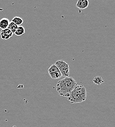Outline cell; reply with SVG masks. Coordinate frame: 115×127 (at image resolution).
I'll return each mask as SVG.
<instances>
[{"instance_id": "obj_1", "label": "cell", "mask_w": 115, "mask_h": 127, "mask_svg": "<svg viewBox=\"0 0 115 127\" xmlns=\"http://www.w3.org/2000/svg\"><path fill=\"white\" fill-rule=\"evenodd\" d=\"M77 85L76 82L72 77H65L58 81L56 90L60 96L67 97Z\"/></svg>"}, {"instance_id": "obj_2", "label": "cell", "mask_w": 115, "mask_h": 127, "mask_svg": "<svg viewBox=\"0 0 115 127\" xmlns=\"http://www.w3.org/2000/svg\"><path fill=\"white\" fill-rule=\"evenodd\" d=\"M71 103H79L85 101L87 98V91L82 85H77L67 97Z\"/></svg>"}, {"instance_id": "obj_3", "label": "cell", "mask_w": 115, "mask_h": 127, "mask_svg": "<svg viewBox=\"0 0 115 127\" xmlns=\"http://www.w3.org/2000/svg\"><path fill=\"white\" fill-rule=\"evenodd\" d=\"M55 64L59 68L63 76L68 77L69 75V67L68 64L66 62L63 60H58Z\"/></svg>"}, {"instance_id": "obj_4", "label": "cell", "mask_w": 115, "mask_h": 127, "mask_svg": "<svg viewBox=\"0 0 115 127\" xmlns=\"http://www.w3.org/2000/svg\"><path fill=\"white\" fill-rule=\"evenodd\" d=\"M12 35L13 33L8 29L2 30L0 32V36L2 40H8L12 37Z\"/></svg>"}, {"instance_id": "obj_5", "label": "cell", "mask_w": 115, "mask_h": 127, "mask_svg": "<svg viewBox=\"0 0 115 127\" xmlns=\"http://www.w3.org/2000/svg\"><path fill=\"white\" fill-rule=\"evenodd\" d=\"M89 1L88 0H78L76 3V6L81 9H84L89 6Z\"/></svg>"}, {"instance_id": "obj_6", "label": "cell", "mask_w": 115, "mask_h": 127, "mask_svg": "<svg viewBox=\"0 0 115 127\" xmlns=\"http://www.w3.org/2000/svg\"><path fill=\"white\" fill-rule=\"evenodd\" d=\"M10 22L7 18H3L0 20V29L1 30L7 28Z\"/></svg>"}, {"instance_id": "obj_7", "label": "cell", "mask_w": 115, "mask_h": 127, "mask_svg": "<svg viewBox=\"0 0 115 127\" xmlns=\"http://www.w3.org/2000/svg\"><path fill=\"white\" fill-rule=\"evenodd\" d=\"M23 19L19 17L15 16L11 20V22L16 25L17 26H21V25L23 23Z\"/></svg>"}, {"instance_id": "obj_8", "label": "cell", "mask_w": 115, "mask_h": 127, "mask_svg": "<svg viewBox=\"0 0 115 127\" xmlns=\"http://www.w3.org/2000/svg\"><path fill=\"white\" fill-rule=\"evenodd\" d=\"M25 33V30L24 28L22 26H19L18 27L16 31L14 32V34L17 36H21L23 35Z\"/></svg>"}, {"instance_id": "obj_9", "label": "cell", "mask_w": 115, "mask_h": 127, "mask_svg": "<svg viewBox=\"0 0 115 127\" xmlns=\"http://www.w3.org/2000/svg\"><path fill=\"white\" fill-rule=\"evenodd\" d=\"M49 74L50 76L51 77V78L53 79H59L62 76V75L60 70H59L58 71H56V72H55L54 73H50Z\"/></svg>"}, {"instance_id": "obj_10", "label": "cell", "mask_w": 115, "mask_h": 127, "mask_svg": "<svg viewBox=\"0 0 115 127\" xmlns=\"http://www.w3.org/2000/svg\"><path fill=\"white\" fill-rule=\"evenodd\" d=\"M18 26H17L16 25H15L14 23H12V22H10L8 25V26L7 29H8L9 30H10L12 33L13 34L16 31Z\"/></svg>"}, {"instance_id": "obj_11", "label": "cell", "mask_w": 115, "mask_h": 127, "mask_svg": "<svg viewBox=\"0 0 115 127\" xmlns=\"http://www.w3.org/2000/svg\"><path fill=\"white\" fill-rule=\"evenodd\" d=\"M104 80L102 79V77L101 76H96L93 79V82L94 84L97 85H100L102 83H104Z\"/></svg>"}, {"instance_id": "obj_12", "label": "cell", "mask_w": 115, "mask_h": 127, "mask_svg": "<svg viewBox=\"0 0 115 127\" xmlns=\"http://www.w3.org/2000/svg\"><path fill=\"white\" fill-rule=\"evenodd\" d=\"M59 68H58V67L57 66V65H56L55 64H53L51 65L50 66L49 68H48V71L49 74H50V73H54V72H55L58 71H59Z\"/></svg>"}]
</instances>
